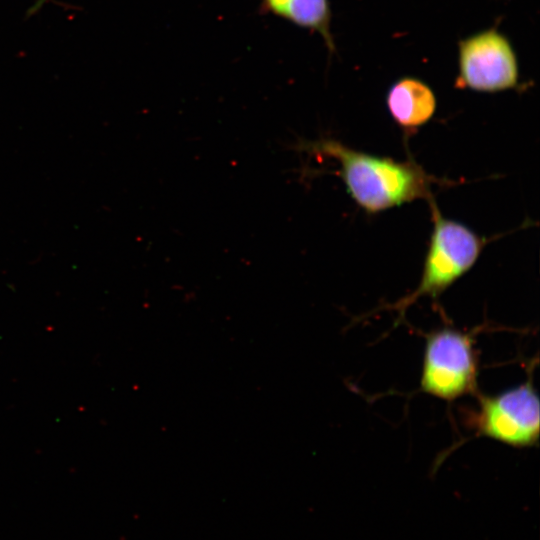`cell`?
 <instances>
[{"label":"cell","mask_w":540,"mask_h":540,"mask_svg":"<svg viewBox=\"0 0 540 540\" xmlns=\"http://www.w3.org/2000/svg\"><path fill=\"white\" fill-rule=\"evenodd\" d=\"M295 148L334 159L348 195L368 214L432 198L431 185L435 179L414 161L366 153L333 138L299 140Z\"/></svg>","instance_id":"6da1fadb"},{"label":"cell","mask_w":540,"mask_h":540,"mask_svg":"<svg viewBox=\"0 0 540 540\" xmlns=\"http://www.w3.org/2000/svg\"><path fill=\"white\" fill-rule=\"evenodd\" d=\"M428 202L433 227L422 275L415 291L397 305L401 308L423 296L441 295L475 265L486 244L484 237L463 223L444 217L433 198Z\"/></svg>","instance_id":"7a4b0ae2"},{"label":"cell","mask_w":540,"mask_h":540,"mask_svg":"<svg viewBox=\"0 0 540 540\" xmlns=\"http://www.w3.org/2000/svg\"><path fill=\"white\" fill-rule=\"evenodd\" d=\"M477 370L473 340L468 334L444 327L427 336L420 380L424 393L446 401L473 393Z\"/></svg>","instance_id":"3957f363"},{"label":"cell","mask_w":540,"mask_h":540,"mask_svg":"<svg viewBox=\"0 0 540 540\" xmlns=\"http://www.w3.org/2000/svg\"><path fill=\"white\" fill-rule=\"evenodd\" d=\"M539 408V397L530 381L483 396L475 417L477 433L516 448L537 445Z\"/></svg>","instance_id":"277c9868"},{"label":"cell","mask_w":540,"mask_h":540,"mask_svg":"<svg viewBox=\"0 0 540 540\" xmlns=\"http://www.w3.org/2000/svg\"><path fill=\"white\" fill-rule=\"evenodd\" d=\"M518 64L507 38L489 29L459 43L458 88L478 92H499L515 88Z\"/></svg>","instance_id":"5b68a950"},{"label":"cell","mask_w":540,"mask_h":540,"mask_svg":"<svg viewBox=\"0 0 540 540\" xmlns=\"http://www.w3.org/2000/svg\"><path fill=\"white\" fill-rule=\"evenodd\" d=\"M388 112L405 131H413L431 120L436 111V97L423 81L404 77L396 81L386 96Z\"/></svg>","instance_id":"8992f818"},{"label":"cell","mask_w":540,"mask_h":540,"mask_svg":"<svg viewBox=\"0 0 540 540\" xmlns=\"http://www.w3.org/2000/svg\"><path fill=\"white\" fill-rule=\"evenodd\" d=\"M261 7L297 26L318 32L328 49L334 50L329 0H261Z\"/></svg>","instance_id":"52a82bcc"},{"label":"cell","mask_w":540,"mask_h":540,"mask_svg":"<svg viewBox=\"0 0 540 540\" xmlns=\"http://www.w3.org/2000/svg\"><path fill=\"white\" fill-rule=\"evenodd\" d=\"M49 0H36L35 3L29 8L28 10V16L33 15L34 13L38 12L41 7L47 3Z\"/></svg>","instance_id":"ba28073f"}]
</instances>
